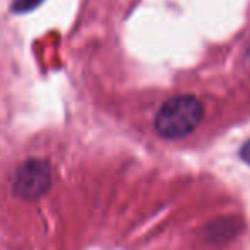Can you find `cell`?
I'll use <instances>...</instances> for the list:
<instances>
[{"mask_svg": "<svg viewBox=\"0 0 250 250\" xmlns=\"http://www.w3.org/2000/svg\"><path fill=\"white\" fill-rule=\"evenodd\" d=\"M203 102L194 96L172 97L158 109L155 116V129L168 140L184 138L191 135L203 121Z\"/></svg>", "mask_w": 250, "mask_h": 250, "instance_id": "cell-1", "label": "cell"}, {"mask_svg": "<svg viewBox=\"0 0 250 250\" xmlns=\"http://www.w3.org/2000/svg\"><path fill=\"white\" fill-rule=\"evenodd\" d=\"M51 170L44 160H27L19 167L14 179V194L24 199H38L50 189Z\"/></svg>", "mask_w": 250, "mask_h": 250, "instance_id": "cell-2", "label": "cell"}, {"mask_svg": "<svg viewBox=\"0 0 250 250\" xmlns=\"http://www.w3.org/2000/svg\"><path fill=\"white\" fill-rule=\"evenodd\" d=\"M240 157H242V160H244L245 164H249V165H250V140H249L247 143H245L244 146H242Z\"/></svg>", "mask_w": 250, "mask_h": 250, "instance_id": "cell-3", "label": "cell"}]
</instances>
